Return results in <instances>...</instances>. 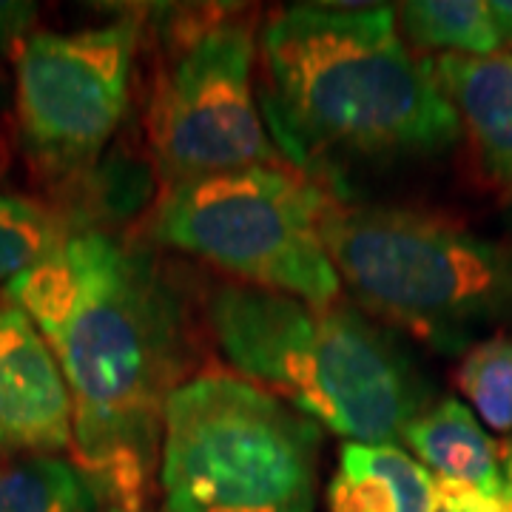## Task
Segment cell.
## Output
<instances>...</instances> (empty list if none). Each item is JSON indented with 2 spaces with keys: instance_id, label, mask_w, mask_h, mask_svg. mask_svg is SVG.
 Here are the masks:
<instances>
[{
  "instance_id": "cell-6",
  "label": "cell",
  "mask_w": 512,
  "mask_h": 512,
  "mask_svg": "<svg viewBox=\"0 0 512 512\" xmlns=\"http://www.w3.org/2000/svg\"><path fill=\"white\" fill-rule=\"evenodd\" d=\"M330 200L299 171L256 165L168 185L151 214V237L242 285L333 305L342 282L322 239Z\"/></svg>"
},
{
  "instance_id": "cell-21",
  "label": "cell",
  "mask_w": 512,
  "mask_h": 512,
  "mask_svg": "<svg viewBox=\"0 0 512 512\" xmlns=\"http://www.w3.org/2000/svg\"><path fill=\"white\" fill-rule=\"evenodd\" d=\"M6 103H9V80H6V74L0 69V114L6 111Z\"/></svg>"
},
{
  "instance_id": "cell-13",
  "label": "cell",
  "mask_w": 512,
  "mask_h": 512,
  "mask_svg": "<svg viewBox=\"0 0 512 512\" xmlns=\"http://www.w3.org/2000/svg\"><path fill=\"white\" fill-rule=\"evenodd\" d=\"M393 9L399 32L427 52L487 57L501 46L484 0H410Z\"/></svg>"
},
{
  "instance_id": "cell-22",
  "label": "cell",
  "mask_w": 512,
  "mask_h": 512,
  "mask_svg": "<svg viewBox=\"0 0 512 512\" xmlns=\"http://www.w3.org/2000/svg\"><path fill=\"white\" fill-rule=\"evenodd\" d=\"M501 507H504V512H512V498H504V501H501Z\"/></svg>"
},
{
  "instance_id": "cell-8",
  "label": "cell",
  "mask_w": 512,
  "mask_h": 512,
  "mask_svg": "<svg viewBox=\"0 0 512 512\" xmlns=\"http://www.w3.org/2000/svg\"><path fill=\"white\" fill-rule=\"evenodd\" d=\"M143 18L37 32L15 57V114L29 163L52 180L89 171L120 128Z\"/></svg>"
},
{
  "instance_id": "cell-11",
  "label": "cell",
  "mask_w": 512,
  "mask_h": 512,
  "mask_svg": "<svg viewBox=\"0 0 512 512\" xmlns=\"http://www.w3.org/2000/svg\"><path fill=\"white\" fill-rule=\"evenodd\" d=\"M439 481L399 444H345L328 512H439Z\"/></svg>"
},
{
  "instance_id": "cell-2",
  "label": "cell",
  "mask_w": 512,
  "mask_h": 512,
  "mask_svg": "<svg viewBox=\"0 0 512 512\" xmlns=\"http://www.w3.org/2000/svg\"><path fill=\"white\" fill-rule=\"evenodd\" d=\"M256 100L285 163L311 183L441 154L461 120L407 49L393 6L296 3L256 43Z\"/></svg>"
},
{
  "instance_id": "cell-18",
  "label": "cell",
  "mask_w": 512,
  "mask_h": 512,
  "mask_svg": "<svg viewBox=\"0 0 512 512\" xmlns=\"http://www.w3.org/2000/svg\"><path fill=\"white\" fill-rule=\"evenodd\" d=\"M490 15L501 43H512V0H490Z\"/></svg>"
},
{
  "instance_id": "cell-5",
  "label": "cell",
  "mask_w": 512,
  "mask_h": 512,
  "mask_svg": "<svg viewBox=\"0 0 512 512\" xmlns=\"http://www.w3.org/2000/svg\"><path fill=\"white\" fill-rule=\"evenodd\" d=\"M319 424L225 370H205L165 402V512H313Z\"/></svg>"
},
{
  "instance_id": "cell-9",
  "label": "cell",
  "mask_w": 512,
  "mask_h": 512,
  "mask_svg": "<svg viewBox=\"0 0 512 512\" xmlns=\"http://www.w3.org/2000/svg\"><path fill=\"white\" fill-rule=\"evenodd\" d=\"M74 447L69 384L35 322L0 302V456H57Z\"/></svg>"
},
{
  "instance_id": "cell-23",
  "label": "cell",
  "mask_w": 512,
  "mask_h": 512,
  "mask_svg": "<svg viewBox=\"0 0 512 512\" xmlns=\"http://www.w3.org/2000/svg\"><path fill=\"white\" fill-rule=\"evenodd\" d=\"M510 55H512V43H510Z\"/></svg>"
},
{
  "instance_id": "cell-17",
  "label": "cell",
  "mask_w": 512,
  "mask_h": 512,
  "mask_svg": "<svg viewBox=\"0 0 512 512\" xmlns=\"http://www.w3.org/2000/svg\"><path fill=\"white\" fill-rule=\"evenodd\" d=\"M37 18L35 3H0V52L18 57Z\"/></svg>"
},
{
  "instance_id": "cell-12",
  "label": "cell",
  "mask_w": 512,
  "mask_h": 512,
  "mask_svg": "<svg viewBox=\"0 0 512 512\" xmlns=\"http://www.w3.org/2000/svg\"><path fill=\"white\" fill-rule=\"evenodd\" d=\"M402 441L413 450V458L433 473L439 487L501 501L498 444L464 402L444 399L430 404L404 430Z\"/></svg>"
},
{
  "instance_id": "cell-15",
  "label": "cell",
  "mask_w": 512,
  "mask_h": 512,
  "mask_svg": "<svg viewBox=\"0 0 512 512\" xmlns=\"http://www.w3.org/2000/svg\"><path fill=\"white\" fill-rule=\"evenodd\" d=\"M456 384L481 424L512 433V333H495L467 350Z\"/></svg>"
},
{
  "instance_id": "cell-20",
  "label": "cell",
  "mask_w": 512,
  "mask_h": 512,
  "mask_svg": "<svg viewBox=\"0 0 512 512\" xmlns=\"http://www.w3.org/2000/svg\"><path fill=\"white\" fill-rule=\"evenodd\" d=\"M97 512H146V507H134V504H100Z\"/></svg>"
},
{
  "instance_id": "cell-7",
  "label": "cell",
  "mask_w": 512,
  "mask_h": 512,
  "mask_svg": "<svg viewBox=\"0 0 512 512\" xmlns=\"http://www.w3.org/2000/svg\"><path fill=\"white\" fill-rule=\"evenodd\" d=\"M146 109L151 157L165 185L279 165L256 100L254 20L228 6L183 12Z\"/></svg>"
},
{
  "instance_id": "cell-19",
  "label": "cell",
  "mask_w": 512,
  "mask_h": 512,
  "mask_svg": "<svg viewBox=\"0 0 512 512\" xmlns=\"http://www.w3.org/2000/svg\"><path fill=\"white\" fill-rule=\"evenodd\" d=\"M498 473H501V501L512 498V433L498 444Z\"/></svg>"
},
{
  "instance_id": "cell-14",
  "label": "cell",
  "mask_w": 512,
  "mask_h": 512,
  "mask_svg": "<svg viewBox=\"0 0 512 512\" xmlns=\"http://www.w3.org/2000/svg\"><path fill=\"white\" fill-rule=\"evenodd\" d=\"M89 476L60 456L18 458L0 467V512H97Z\"/></svg>"
},
{
  "instance_id": "cell-3",
  "label": "cell",
  "mask_w": 512,
  "mask_h": 512,
  "mask_svg": "<svg viewBox=\"0 0 512 512\" xmlns=\"http://www.w3.org/2000/svg\"><path fill=\"white\" fill-rule=\"evenodd\" d=\"M208 319L231 367L348 444H399L427 387L365 313L231 282Z\"/></svg>"
},
{
  "instance_id": "cell-16",
  "label": "cell",
  "mask_w": 512,
  "mask_h": 512,
  "mask_svg": "<svg viewBox=\"0 0 512 512\" xmlns=\"http://www.w3.org/2000/svg\"><path fill=\"white\" fill-rule=\"evenodd\" d=\"M63 237L55 214L40 202L0 194V282L9 285L15 276L35 268Z\"/></svg>"
},
{
  "instance_id": "cell-10",
  "label": "cell",
  "mask_w": 512,
  "mask_h": 512,
  "mask_svg": "<svg viewBox=\"0 0 512 512\" xmlns=\"http://www.w3.org/2000/svg\"><path fill=\"white\" fill-rule=\"evenodd\" d=\"M439 89L470 131L484 165L512 183V55H439L430 60Z\"/></svg>"
},
{
  "instance_id": "cell-4",
  "label": "cell",
  "mask_w": 512,
  "mask_h": 512,
  "mask_svg": "<svg viewBox=\"0 0 512 512\" xmlns=\"http://www.w3.org/2000/svg\"><path fill=\"white\" fill-rule=\"evenodd\" d=\"M322 239L342 288L373 319L441 353L512 308V254L456 222L393 205L330 200Z\"/></svg>"
},
{
  "instance_id": "cell-1",
  "label": "cell",
  "mask_w": 512,
  "mask_h": 512,
  "mask_svg": "<svg viewBox=\"0 0 512 512\" xmlns=\"http://www.w3.org/2000/svg\"><path fill=\"white\" fill-rule=\"evenodd\" d=\"M3 299L43 333L69 384L74 464L100 504H146L163 410L183 384V311L154 259L106 231L60 239Z\"/></svg>"
}]
</instances>
